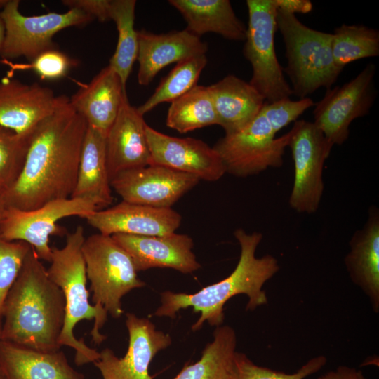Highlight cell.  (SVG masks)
<instances>
[{
    "label": "cell",
    "mask_w": 379,
    "mask_h": 379,
    "mask_svg": "<svg viewBox=\"0 0 379 379\" xmlns=\"http://www.w3.org/2000/svg\"><path fill=\"white\" fill-rule=\"evenodd\" d=\"M69 101L67 95H57L38 83L27 84L3 78L0 80V126L19 135H30L43 119Z\"/></svg>",
    "instance_id": "cell-15"
},
{
    "label": "cell",
    "mask_w": 379,
    "mask_h": 379,
    "mask_svg": "<svg viewBox=\"0 0 379 379\" xmlns=\"http://www.w3.org/2000/svg\"><path fill=\"white\" fill-rule=\"evenodd\" d=\"M65 318L62 291L31 246L4 303L1 340L40 352H57Z\"/></svg>",
    "instance_id": "cell-2"
},
{
    "label": "cell",
    "mask_w": 379,
    "mask_h": 379,
    "mask_svg": "<svg viewBox=\"0 0 379 379\" xmlns=\"http://www.w3.org/2000/svg\"><path fill=\"white\" fill-rule=\"evenodd\" d=\"M1 320H0V342L1 340Z\"/></svg>",
    "instance_id": "cell-42"
},
{
    "label": "cell",
    "mask_w": 379,
    "mask_h": 379,
    "mask_svg": "<svg viewBox=\"0 0 379 379\" xmlns=\"http://www.w3.org/2000/svg\"><path fill=\"white\" fill-rule=\"evenodd\" d=\"M5 38V26L4 23L0 17V51L2 48L4 41Z\"/></svg>",
    "instance_id": "cell-40"
},
{
    "label": "cell",
    "mask_w": 379,
    "mask_h": 379,
    "mask_svg": "<svg viewBox=\"0 0 379 379\" xmlns=\"http://www.w3.org/2000/svg\"><path fill=\"white\" fill-rule=\"evenodd\" d=\"M30 248L25 241H8L0 235V320L5 299Z\"/></svg>",
    "instance_id": "cell-34"
},
{
    "label": "cell",
    "mask_w": 379,
    "mask_h": 379,
    "mask_svg": "<svg viewBox=\"0 0 379 379\" xmlns=\"http://www.w3.org/2000/svg\"><path fill=\"white\" fill-rule=\"evenodd\" d=\"M69 8H77L100 22L110 20L111 0H63Z\"/></svg>",
    "instance_id": "cell-37"
},
{
    "label": "cell",
    "mask_w": 379,
    "mask_h": 379,
    "mask_svg": "<svg viewBox=\"0 0 379 379\" xmlns=\"http://www.w3.org/2000/svg\"><path fill=\"white\" fill-rule=\"evenodd\" d=\"M20 1L8 0L0 11L5 26V38L0 56L4 60L24 57L33 60L41 53L55 49L54 35L63 29L86 25L95 20L77 8L65 13H48L27 16L20 10Z\"/></svg>",
    "instance_id": "cell-8"
},
{
    "label": "cell",
    "mask_w": 379,
    "mask_h": 379,
    "mask_svg": "<svg viewBox=\"0 0 379 379\" xmlns=\"http://www.w3.org/2000/svg\"><path fill=\"white\" fill-rule=\"evenodd\" d=\"M6 208V207L4 204L1 199H0V222H1V220L3 219L4 214Z\"/></svg>",
    "instance_id": "cell-41"
},
{
    "label": "cell",
    "mask_w": 379,
    "mask_h": 379,
    "mask_svg": "<svg viewBox=\"0 0 379 379\" xmlns=\"http://www.w3.org/2000/svg\"><path fill=\"white\" fill-rule=\"evenodd\" d=\"M0 379H4V375L0 370Z\"/></svg>",
    "instance_id": "cell-43"
},
{
    "label": "cell",
    "mask_w": 379,
    "mask_h": 379,
    "mask_svg": "<svg viewBox=\"0 0 379 379\" xmlns=\"http://www.w3.org/2000/svg\"><path fill=\"white\" fill-rule=\"evenodd\" d=\"M246 5L248 23L243 52L252 67L249 84L267 102L289 98L293 91L284 78L274 48L277 29L274 0H247Z\"/></svg>",
    "instance_id": "cell-7"
},
{
    "label": "cell",
    "mask_w": 379,
    "mask_h": 379,
    "mask_svg": "<svg viewBox=\"0 0 379 379\" xmlns=\"http://www.w3.org/2000/svg\"><path fill=\"white\" fill-rule=\"evenodd\" d=\"M166 123L168 128L180 133L211 125H218L208 86L196 85L171 102Z\"/></svg>",
    "instance_id": "cell-28"
},
{
    "label": "cell",
    "mask_w": 379,
    "mask_h": 379,
    "mask_svg": "<svg viewBox=\"0 0 379 379\" xmlns=\"http://www.w3.org/2000/svg\"><path fill=\"white\" fill-rule=\"evenodd\" d=\"M143 116L124 95L119 113L106 138L110 181L119 173L151 164Z\"/></svg>",
    "instance_id": "cell-19"
},
{
    "label": "cell",
    "mask_w": 379,
    "mask_h": 379,
    "mask_svg": "<svg viewBox=\"0 0 379 379\" xmlns=\"http://www.w3.org/2000/svg\"><path fill=\"white\" fill-rule=\"evenodd\" d=\"M86 220L99 233L105 235L162 236L175 232L181 224L182 217L172 208L121 201L108 208L95 211Z\"/></svg>",
    "instance_id": "cell-18"
},
{
    "label": "cell",
    "mask_w": 379,
    "mask_h": 379,
    "mask_svg": "<svg viewBox=\"0 0 379 379\" xmlns=\"http://www.w3.org/2000/svg\"><path fill=\"white\" fill-rule=\"evenodd\" d=\"M218 125L225 135L234 133L250 124L261 111L265 100L249 82L227 75L208 86Z\"/></svg>",
    "instance_id": "cell-24"
},
{
    "label": "cell",
    "mask_w": 379,
    "mask_h": 379,
    "mask_svg": "<svg viewBox=\"0 0 379 379\" xmlns=\"http://www.w3.org/2000/svg\"><path fill=\"white\" fill-rule=\"evenodd\" d=\"M345 265L350 279L368 298L375 312L379 311V211H368L364 225L350 241Z\"/></svg>",
    "instance_id": "cell-22"
},
{
    "label": "cell",
    "mask_w": 379,
    "mask_h": 379,
    "mask_svg": "<svg viewBox=\"0 0 379 379\" xmlns=\"http://www.w3.org/2000/svg\"><path fill=\"white\" fill-rule=\"evenodd\" d=\"M314 105L312 100L307 97L295 101L289 98L270 103L265 102L261 112L277 134L290 123L295 121L304 112Z\"/></svg>",
    "instance_id": "cell-35"
},
{
    "label": "cell",
    "mask_w": 379,
    "mask_h": 379,
    "mask_svg": "<svg viewBox=\"0 0 379 379\" xmlns=\"http://www.w3.org/2000/svg\"><path fill=\"white\" fill-rule=\"evenodd\" d=\"M125 94L120 77L107 65L69 98V104L89 127L106 138Z\"/></svg>",
    "instance_id": "cell-21"
},
{
    "label": "cell",
    "mask_w": 379,
    "mask_h": 379,
    "mask_svg": "<svg viewBox=\"0 0 379 379\" xmlns=\"http://www.w3.org/2000/svg\"><path fill=\"white\" fill-rule=\"evenodd\" d=\"M32 134L19 135L0 126V199L15 182L22 168Z\"/></svg>",
    "instance_id": "cell-32"
},
{
    "label": "cell",
    "mask_w": 379,
    "mask_h": 379,
    "mask_svg": "<svg viewBox=\"0 0 379 379\" xmlns=\"http://www.w3.org/2000/svg\"><path fill=\"white\" fill-rule=\"evenodd\" d=\"M294 180L289 205L300 213H315L324 190L323 168L333 145L313 122L295 121L289 131Z\"/></svg>",
    "instance_id": "cell-10"
},
{
    "label": "cell",
    "mask_w": 379,
    "mask_h": 379,
    "mask_svg": "<svg viewBox=\"0 0 379 379\" xmlns=\"http://www.w3.org/2000/svg\"><path fill=\"white\" fill-rule=\"evenodd\" d=\"M317 379H368L360 370L355 368L341 365L331 370Z\"/></svg>",
    "instance_id": "cell-38"
},
{
    "label": "cell",
    "mask_w": 379,
    "mask_h": 379,
    "mask_svg": "<svg viewBox=\"0 0 379 379\" xmlns=\"http://www.w3.org/2000/svg\"><path fill=\"white\" fill-rule=\"evenodd\" d=\"M326 361V357L319 355L310 359L296 372L285 373L258 366L245 354L236 352L231 379H305L320 371Z\"/></svg>",
    "instance_id": "cell-33"
},
{
    "label": "cell",
    "mask_w": 379,
    "mask_h": 379,
    "mask_svg": "<svg viewBox=\"0 0 379 379\" xmlns=\"http://www.w3.org/2000/svg\"><path fill=\"white\" fill-rule=\"evenodd\" d=\"M84 230L79 225L74 232L67 234L65 245L51 248V265L47 270L51 279L62 290L65 301V318L59 343L75 351L74 362L77 366L95 362L100 353L87 346L84 339H77L74 328L83 320H94L91 331L92 341L100 344L106 337L100 329L107 319L108 312L99 304L91 305L86 287L87 276L82 253L85 240Z\"/></svg>",
    "instance_id": "cell-4"
},
{
    "label": "cell",
    "mask_w": 379,
    "mask_h": 379,
    "mask_svg": "<svg viewBox=\"0 0 379 379\" xmlns=\"http://www.w3.org/2000/svg\"><path fill=\"white\" fill-rule=\"evenodd\" d=\"M260 111L241 130L220 138L213 149L220 157L226 173L239 178L258 174L283 165L290 132L279 138Z\"/></svg>",
    "instance_id": "cell-9"
},
{
    "label": "cell",
    "mask_w": 379,
    "mask_h": 379,
    "mask_svg": "<svg viewBox=\"0 0 379 379\" xmlns=\"http://www.w3.org/2000/svg\"><path fill=\"white\" fill-rule=\"evenodd\" d=\"M277 9L294 14L307 13L312 9V4L309 0H274Z\"/></svg>",
    "instance_id": "cell-39"
},
{
    "label": "cell",
    "mask_w": 379,
    "mask_h": 379,
    "mask_svg": "<svg viewBox=\"0 0 379 379\" xmlns=\"http://www.w3.org/2000/svg\"><path fill=\"white\" fill-rule=\"evenodd\" d=\"M96 211L97 206L91 201L73 197L51 201L31 211L8 207L0 222V235L8 241L26 242L41 260L50 262V237L62 236L66 232L57 222L71 216L86 218Z\"/></svg>",
    "instance_id": "cell-11"
},
{
    "label": "cell",
    "mask_w": 379,
    "mask_h": 379,
    "mask_svg": "<svg viewBox=\"0 0 379 379\" xmlns=\"http://www.w3.org/2000/svg\"><path fill=\"white\" fill-rule=\"evenodd\" d=\"M276 20L288 62L284 72L292 83L293 94L300 99L319 88H331L343 70L333 60L332 34L308 27L294 14L277 8Z\"/></svg>",
    "instance_id": "cell-5"
},
{
    "label": "cell",
    "mask_w": 379,
    "mask_h": 379,
    "mask_svg": "<svg viewBox=\"0 0 379 379\" xmlns=\"http://www.w3.org/2000/svg\"><path fill=\"white\" fill-rule=\"evenodd\" d=\"M87 128L69 101L43 119L31 135L17 180L1 198L5 206L31 211L70 198Z\"/></svg>",
    "instance_id": "cell-1"
},
{
    "label": "cell",
    "mask_w": 379,
    "mask_h": 379,
    "mask_svg": "<svg viewBox=\"0 0 379 379\" xmlns=\"http://www.w3.org/2000/svg\"><path fill=\"white\" fill-rule=\"evenodd\" d=\"M135 5V0H111L110 20L116 25L118 39L108 65L119 75L125 88L138 57V31L134 28Z\"/></svg>",
    "instance_id": "cell-29"
},
{
    "label": "cell",
    "mask_w": 379,
    "mask_h": 379,
    "mask_svg": "<svg viewBox=\"0 0 379 379\" xmlns=\"http://www.w3.org/2000/svg\"><path fill=\"white\" fill-rule=\"evenodd\" d=\"M145 134L151 164L163 166L197 177L199 180L217 181L226 169L217 152L204 141L162 133L147 124Z\"/></svg>",
    "instance_id": "cell-16"
},
{
    "label": "cell",
    "mask_w": 379,
    "mask_h": 379,
    "mask_svg": "<svg viewBox=\"0 0 379 379\" xmlns=\"http://www.w3.org/2000/svg\"><path fill=\"white\" fill-rule=\"evenodd\" d=\"M126 317L129 343L124 357L119 358L112 350L105 348L94 364L102 379H152L149 374V364L158 352L171 344V338L157 330L148 319L132 313H127Z\"/></svg>",
    "instance_id": "cell-14"
},
{
    "label": "cell",
    "mask_w": 379,
    "mask_h": 379,
    "mask_svg": "<svg viewBox=\"0 0 379 379\" xmlns=\"http://www.w3.org/2000/svg\"><path fill=\"white\" fill-rule=\"evenodd\" d=\"M375 65L368 63L354 79L329 88L314 105V125L333 145H343L349 138L350 126L367 115L375 100Z\"/></svg>",
    "instance_id": "cell-12"
},
{
    "label": "cell",
    "mask_w": 379,
    "mask_h": 379,
    "mask_svg": "<svg viewBox=\"0 0 379 379\" xmlns=\"http://www.w3.org/2000/svg\"><path fill=\"white\" fill-rule=\"evenodd\" d=\"M75 64L67 54L55 48L41 53L24 67L32 69L42 79L55 80L66 76Z\"/></svg>",
    "instance_id": "cell-36"
},
{
    "label": "cell",
    "mask_w": 379,
    "mask_h": 379,
    "mask_svg": "<svg viewBox=\"0 0 379 379\" xmlns=\"http://www.w3.org/2000/svg\"><path fill=\"white\" fill-rule=\"evenodd\" d=\"M105 137L88 126L83 142L73 198L85 199L101 210L113 201Z\"/></svg>",
    "instance_id": "cell-25"
},
{
    "label": "cell",
    "mask_w": 379,
    "mask_h": 379,
    "mask_svg": "<svg viewBox=\"0 0 379 379\" xmlns=\"http://www.w3.org/2000/svg\"><path fill=\"white\" fill-rule=\"evenodd\" d=\"M0 370L4 379H85L58 350L44 352L1 340Z\"/></svg>",
    "instance_id": "cell-23"
},
{
    "label": "cell",
    "mask_w": 379,
    "mask_h": 379,
    "mask_svg": "<svg viewBox=\"0 0 379 379\" xmlns=\"http://www.w3.org/2000/svg\"><path fill=\"white\" fill-rule=\"evenodd\" d=\"M82 253L93 302L102 305L114 318L120 317L124 295L145 285L132 259L112 236L100 233L85 239Z\"/></svg>",
    "instance_id": "cell-6"
},
{
    "label": "cell",
    "mask_w": 379,
    "mask_h": 379,
    "mask_svg": "<svg viewBox=\"0 0 379 379\" xmlns=\"http://www.w3.org/2000/svg\"><path fill=\"white\" fill-rule=\"evenodd\" d=\"M331 51L335 65L343 69L347 64L379 55V32L362 25H342L335 29Z\"/></svg>",
    "instance_id": "cell-31"
},
{
    "label": "cell",
    "mask_w": 379,
    "mask_h": 379,
    "mask_svg": "<svg viewBox=\"0 0 379 379\" xmlns=\"http://www.w3.org/2000/svg\"><path fill=\"white\" fill-rule=\"evenodd\" d=\"M199 182L192 175L149 164L121 172L110 184L122 201L157 208H171Z\"/></svg>",
    "instance_id": "cell-13"
},
{
    "label": "cell",
    "mask_w": 379,
    "mask_h": 379,
    "mask_svg": "<svg viewBox=\"0 0 379 379\" xmlns=\"http://www.w3.org/2000/svg\"><path fill=\"white\" fill-rule=\"evenodd\" d=\"M234 235L240 246V255L233 272L224 279L195 293L162 292L161 305L154 315L175 318L178 311L192 307L194 312L201 313L192 327L195 331L205 321L211 326H221L225 318V304L238 294L248 298V310L267 304V298L262 287L279 270L278 260L271 255L256 257V249L262 239V233H248L239 228Z\"/></svg>",
    "instance_id": "cell-3"
},
{
    "label": "cell",
    "mask_w": 379,
    "mask_h": 379,
    "mask_svg": "<svg viewBox=\"0 0 379 379\" xmlns=\"http://www.w3.org/2000/svg\"><path fill=\"white\" fill-rule=\"evenodd\" d=\"M168 3L183 17L186 29L199 38L212 32L229 40H245L246 27L228 0H170Z\"/></svg>",
    "instance_id": "cell-26"
},
{
    "label": "cell",
    "mask_w": 379,
    "mask_h": 379,
    "mask_svg": "<svg viewBox=\"0 0 379 379\" xmlns=\"http://www.w3.org/2000/svg\"><path fill=\"white\" fill-rule=\"evenodd\" d=\"M207 64L206 54L194 55L177 62L160 82L153 94L137 108L144 116L159 104L173 102L194 87Z\"/></svg>",
    "instance_id": "cell-30"
},
{
    "label": "cell",
    "mask_w": 379,
    "mask_h": 379,
    "mask_svg": "<svg viewBox=\"0 0 379 379\" xmlns=\"http://www.w3.org/2000/svg\"><path fill=\"white\" fill-rule=\"evenodd\" d=\"M237 336L229 326H219L198 361L185 365L173 379H231Z\"/></svg>",
    "instance_id": "cell-27"
},
{
    "label": "cell",
    "mask_w": 379,
    "mask_h": 379,
    "mask_svg": "<svg viewBox=\"0 0 379 379\" xmlns=\"http://www.w3.org/2000/svg\"><path fill=\"white\" fill-rule=\"evenodd\" d=\"M112 237L129 255L137 272L159 267L190 274L201 267L192 251L193 240L187 234L175 232L162 236L114 234Z\"/></svg>",
    "instance_id": "cell-17"
},
{
    "label": "cell",
    "mask_w": 379,
    "mask_h": 379,
    "mask_svg": "<svg viewBox=\"0 0 379 379\" xmlns=\"http://www.w3.org/2000/svg\"><path fill=\"white\" fill-rule=\"evenodd\" d=\"M138 81L147 86L165 67L188 58L206 54L207 44L186 29L166 34L138 31Z\"/></svg>",
    "instance_id": "cell-20"
}]
</instances>
